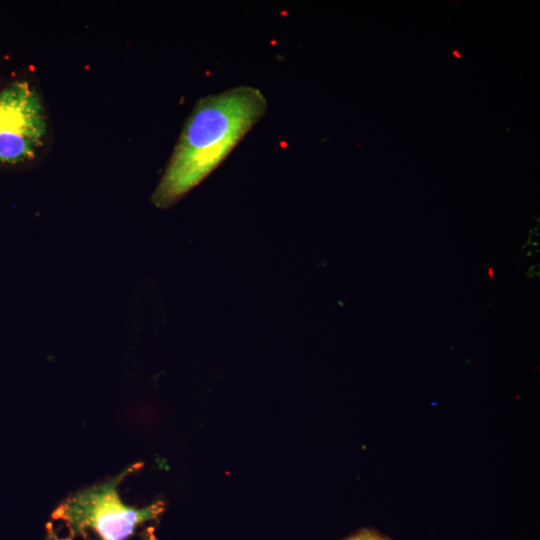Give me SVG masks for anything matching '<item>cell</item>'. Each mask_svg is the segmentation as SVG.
<instances>
[{"mask_svg": "<svg viewBox=\"0 0 540 540\" xmlns=\"http://www.w3.org/2000/svg\"><path fill=\"white\" fill-rule=\"evenodd\" d=\"M137 465L105 482L78 491L59 504L52 518L64 523L68 535L63 540L84 536L88 530L94 531L101 540H126L140 525L162 514L165 506L161 501L139 508L128 506L121 500L118 486Z\"/></svg>", "mask_w": 540, "mask_h": 540, "instance_id": "cell-2", "label": "cell"}, {"mask_svg": "<svg viewBox=\"0 0 540 540\" xmlns=\"http://www.w3.org/2000/svg\"><path fill=\"white\" fill-rule=\"evenodd\" d=\"M264 94L236 86L197 101L152 195L156 207L168 208L215 170L263 117Z\"/></svg>", "mask_w": 540, "mask_h": 540, "instance_id": "cell-1", "label": "cell"}, {"mask_svg": "<svg viewBox=\"0 0 540 540\" xmlns=\"http://www.w3.org/2000/svg\"><path fill=\"white\" fill-rule=\"evenodd\" d=\"M487 276L492 279V280H496V277H495V273H494V269L492 266H489L487 267Z\"/></svg>", "mask_w": 540, "mask_h": 540, "instance_id": "cell-6", "label": "cell"}, {"mask_svg": "<svg viewBox=\"0 0 540 540\" xmlns=\"http://www.w3.org/2000/svg\"><path fill=\"white\" fill-rule=\"evenodd\" d=\"M45 540H63L59 537L53 524L48 523L46 526ZM141 540H156L155 535L151 529L145 531Z\"/></svg>", "mask_w": 540, "mask_h": 540, "instance_id": "cell-5", "label": "cell"}, {"mask_svg": "<svg viewBox=\"0 0 540 540\" xmlns=\"http://www.w3.org/2000/svg\"><path fill=\"white\" fill-rule=\"evenodd\" d=\"M45 133L40 98L27 82H15L0 92V162L32 158Z\"/></svg>", "mask_w": 540, "mask_h": 540, "instance_id": "cell-3", "label": "cell"}, {"mask_svg": "<svg viewBox=\"0 0 540 540\" xmlns=\"http://www.w3.org/2000/svg\"><path fill=\"white\" fill-rule=\"evenodd\" d=\"M345 540H390L388 537L374 530L363 529Z\"/></svg>", "mask_w": 540, "mask_h": 540, "instance_id": "cell-4", "label": "cell"}]
</instances>
